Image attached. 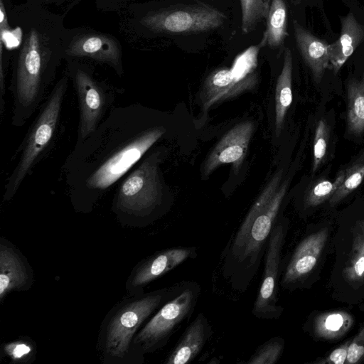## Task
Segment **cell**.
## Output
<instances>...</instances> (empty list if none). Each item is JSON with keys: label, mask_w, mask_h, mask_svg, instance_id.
<instances>
[{"label": "cell", "mask_w": 364, "mask_h": 364, "mask_svg": "<svg viewBox=\"0 0 364 364\" xmlns=\"http://www.w3.org/2000/svg\"><path fill=\"white\" fill-rule=\"evenodd\" d=\"M18 40L11 60L9 90L13 97L11 123L21 127L46 99L64 60V17L25 1L9 11Z\"/></svg>", "instance_id": "obj_2"}, {"label": "cell", "mask_w": 364, "mask_h": 364, "mask_svg": "<svg viewBox=\"0 0 364 364\" xmlns=\"http://www.w3.org/2000/svg\"><path fill=\"white\" fill-rule=\"evenodd\" d=\"M327 238V229H322L308 235L299 242L281 272L280 284L284 289L298 286L311 272Z\"/></svg>", "instance_id": "obj_12"}, {"label": "cell", "mask_w": 364, "mask_h": 364, "mask_svg": "<svg viewBox=\"0 0 364 364\" xmlns=\"http://www.w3.org/2000/svg\"><path fill=\"white\" fill-rule=\"evenodd\" d=\"M255 124L245 121L234 126L217 144L209 154L203 167V173L210 175L222 164H232L238 169L253 134Z\"/></svg>", "instance_id": "obj_13"}, {"label": "cell", "mask_w": 364, "mask_h": 364, "mask_svg": "<svg viewBox=\"0 0 364 364\" xmlns=\"http://www.w3.org/2000/svg\"><path fill=\"white\" fill-rule=\"evenodd\" d=\"M276 173L255 201L221 257V272L236 291L245 292L256 276L287 189Z\"/></svg>", "instance_id": "obj_3"}, {"label": "cell", "mask_w": 364, "mask_h": 364, "mask_svg": "<svg viewBox=\"0 0 364 364\" xmlns=\"http://www.w3.org/2000/svg\"><path fill=\"white\" fill-rule=\"evenodd\" d=\"M213 333L208 318L202 312L199 313L187 326L166 358L165 363H190L200 353Z\"/></svg>", "instance_id": "obj_15"}, {"label": "cell", "mask_w": 364, "mask_h": 364, "mask_svg": "<svg viewBox=\"0 0 364 364\" xmlns=\"http://www.w3.org/2000/svg\"><path fill=\"white\" fill-rule=\"evenodd\" d=\"M347 100V129L351 134L360 136L364 132V74L348 82Z\"/></svg>", "instance_id": "obj_20"}, {"label": "cell", "mask_w": 364, "mask_h": 364, "mask_svg": "<svg viewBox=\"0 0 364 364\" xmlns=\"http://www.w3.org/2000/svg\"><path fill=\"white\" fill-rule=\"evenodd\" d=\"M284 348V341L274 336L259 346L251 355L247 364H274L281 358Z\"/></svg>", "instance_id": "obj_25"}, {"label": "cell", "mask_w": 364, "mask_h": 364, "mask_svg": "<svg viewBox=\"0 0 364 364\" xmlns=\"http://www.w3.org/2000/svg\"><path fill=\"white\" fill-rule=\"evenodd\" d=\"M6 350L13 358H21L27 355L31 349L23 343H14L6 346Z\"/></svg>", "instance_id": "obj_33"}, {"label": "cell", "mask_w": 364, "mask_h": 364, "mask_svg": "<svg viewBox=\"0 0 364 364\" xmlns=\"http://www.w3.org/2000/svg\"><path fill=\"white\" fill-rule=\"evenodd\" d=\"M66 69L75 91L79 120L75 144L93 133L106 118L119 90L102 78L95 65L87 62L67 59Z\"/></svg>", "instance_id": "obj_6"}, {"label": "cell", "mask_w": 364, "mask_h": 364, "mask_svg": "<svg viewBox=\"0 0 364 364\" xmlns=\"http://www.w3.org/2000/svg\"><path fill=\"white\" fill-rule=\"evenodd\" d=\"M288 35L286 4L284 0H272L267 17V27L260 46L279 48L284 44Z\"/></svg>", "instance_id": "obj_21"}, {"label": "cell", "mask_w": 364, "mask_h": 364, "mask_svg": "<svg viewBox=\"0 0 364 364\" xmlns=\"http://www.w3.org/2000/svg\"><path fill=\"white\" fill-rule=\"evenodd\" d=\"M339 38L328 45L330 69L336 74L355 49L364 41V26L352 12L339 17Z\"/></svg>", "instance_id": "obj_17"}, {"label": "cell", "mask_w": 364, "mask_h": 364, "mask_svg": "<svg viewBox=\"0 0 364 364\" xmlns=\"http://www.w3.org/2000/svg\"><path fill=\"white\" fill-rule=\"evenodd\" d=\"M364 178V163H356L345 171V176L338 189L329 199L331 205H336L355 191Z\"/></svg>", "instance_id": "obj_27"}, {"label": "cell", "mask_w": 364, "mask_h": 364, "mask_svg": "<svg viewBox=\"0 0 364 364\" xmlns=\"http://www.w3.org/2000/svg\"><path fill=\"white\" fill-rule=\"evenodd\" d=\"M292 70L291 51L284 50L282 71L277 78L275 89V127L277 134L283 126L285 115L292 102Z\"/></svg>", "instance_id": "obj_19"}, {"label": "cell", "mask_w": 364, "mask_h": 364, "mask_svg": "<svg viewBox=\"0 0 364 364\" xmlns=\"http://www.w3.org/2000/svg\"><path fill=\"white\" fill-rule=\"evenodd\" d=\"M240 4L242 30L247 33L262 19L267 18L270 4L265 0H240Z\"/></svg>", "instance_id": "obj_24"}, {"label": "cell", "mask_w": 364, "mask_h": 364, "mask_svg": "<svg viewBox=\"0 0 364 364\" xmlns=\"http://www.w3.org/2000/svg\"><path fill=\"white\" fill-rule=\"evenodd\" d=\"M353 322L352 316L346 312H326L315 319L314 333L317 336L325 339L338 338L349 331Z\"/></svg>", "instance_id": "obj_22"}, {"label": "cell", "mask_w": 364, "mask_h": 364, "mask_svg": "<svg viewBox=\"0 0 364 364\" xmlns=\"http://www.w3.org/2000/svg\"><path fill=\"white\" fill-rule=\"evenodd\" d=\"M364 358V327L350 342L346 363L353 364Z\"/></svg>", "instance_id": "obj_30"}, {"label": "cell", "mask_w": 364, "mask_h": 364, "mask_svg": "<svg viewBox=\"0 0 364 364\" xmlns=\"http://www.w3.org/2000/svg\"><path fill=\"white\" fill-rule=\"evenodd\" d=\"M82 0H26V2L38 6L50 13L65 17V16Z\"/></svg>", "instance_id": "obj_29"}, {"label": "cell", "mask_w": 364, "mask_h": 364, "mask_svg": "<svg viewBox=\"0 0 364 364\" xmlns=\"http://www.w3.org/2000/svg\"><path fill=\"white\" fill-rule=\"evenodd\" d=\"M268 4H269L270 0H265Z\"/></svg>", "instance_id": "obj_34"}, {"label": "cell", "mask_w": 364, "mask_h": 364, "mask_svg": "<svg viewBox=\"0 0 364 364\" xmlns=\"http://www.w3.org/2000/svg\"><path fill=\"white\" fill-rule=\"evenodd\" d=\"M201 293L198 283L182 281L175 284L171 297L158 310L134 339L143 353L163 348L192 316Z\"/></svg>", "instance_id": "obj_7"}, {"label": "cell", "mask_w": 364, "mask_h": 364, "mask_svg": "<svg viewBox=\"0 0 364 364\" xmlns=\"http://www.w3.org/2000/svg\"><path fill=\"white\" fill-rule=\"evenodd\" d=\"M353 245L343 275L349 282H364V223L355 233Z\"/></svg>", "instance_id": "obj_23"}, {"label": "cell", "mask_w": 364, "mask_h": 364, "mask_svg": "<svg viewBox=\"0 0 364 364\" xmlns=\"http://www.w3.org/2000/svg\"><path fill=\"white\" fill-rule=\"evenodd\" d=\"M351 341L348 340L343 344L334 349L326 358L316 361L320 364H344L346 363L348 348Z\"/></svg>", "instance_id": "obj_32"}, {"label": "cell", "mask_w": 364, "mask_h": 364, "mask_svg": "<svg viewBox=\"0 0 364 364\" xmlns=\"http://www.w3.org/2000/svg\"><path fill=\"white\" fill-rule=\"evenodd\" d=\"M293 28L297 48L314 80L319 82L326 69H330L329 44L313 35L296 20L293 21Z\"/></svg>", "instance_id": "obj_16"}, {"label": "cell", "mask_w": 364, "mask_h": 364, "mask_svg": "<svg viewBox=\"0 0 364 364\" xmlns=\"http://www.w3.org/2000/svg\"><path fill=\"white\" fill-rule=\"evenodd\" d=\"M175 284L146 294L127 302L117 311L109 323L105 347L114 358H123L132 337L141 324L173 295Z\"/></svg>", "instance_id": "obj_9"}, {"label": "cell", "mask_w": 364, "mask_h": 364, "mask_svg": "<svg viewBox=\"0 0 364 364\" xmlns=\"http://www.w3.org/2000/svg\"><path fill=\"white\" fill-rule=\"evenodd\" d=\"M257 53L256 48H250L237 58L231 68L218 69L209 75L200 94L204 110L255 87L257 82L255 72Z\"/></svg>", "instance_id": "obj_11"}, {"label": "cell", "mask_w": 364, "mask_h": 364, "mask_svg": "<svg viewBox=\"0 0 364 364\" xmlns=\"http://www.w3.org/2000/svg\"><path fill=\"white\" fill-rule=\"evenodd\" d=\"M122 51L120 40L109 33L87 26L65 28L64 60L73 59L107 66L118 76H122Z\"/></svg>", "instance_id": "obj_8"}, {"label": "cell", "mask_w": 364, "mask_h": 364, "mask_svg": "<svg viewBox=\"0 0 364 364\" xmlns=\"http://www.w3.org/2000/svg\"><path fill=\"white\" fill-rule=\"evenodd\" d=\"M344 176L345 171H341L333 181L323 179L316 182L308 192L305 199L306 205L314 207L330 199L341 184Z\"/></svg>", "instance_id": "obj_26"}, {"label": "cell", "mask_w": 364, "mask_h": 364, "mask_svg": "<svg viewBox=\"0 0 364 364\" xmlns=\"http://www.w3.org/2000/svg\"><path fill=\"white\" fill-rule=\"evenodd\" d=\"M163 150L146 154L119 184L113 200L118 213L138 218L156 215L164 203L159 164Z\"/></svg>", "instance_id": "obj_5"}, {"label": "cell", "mask_w": 364, "mask_h": 364, "mask_svg": "<svg viewBox=\"0 0 364 364\" xmlns=\"http://www.w3.org/2000/svg\"><path fill=\"white\" fill-rule=\"evenodd\" d=\"M166 132L141 105L113 107L93 133L75 144L61 167L74 205L92 207Z\"/></svg>", "instance_id": "obj_1"}, {"label": "cell", "mask_w": 364, "mask_h": 364, "mask_svg": "<svg viewBox=\"0 0 364 364\" xmlns=\"http://www.w3.org/2000/svg\"><path fill=\"white\" fill-rule=\"evenodd\" d=\"M69 80L65 72L54 85L13 155L12 161L17 156L18 159L5 183L4 200L9 201L14 197L24 179L32 173L36 166L53 146Z\"/></svg>", "instance_id": "obj_4"}, {"label": "cell", "mask_w": 364, "mask_h": 364, "mask_svg": "<svg viewBox=\"0 0 364 364\" xmlns=\"http://www.w3.org/2000/svg\"><path fill=\"white\" fill-rule=\"evenodd\" d=\"M96 8L101 12L118 13L128 6L141 0H94Z\"/></svg>", "instance_id": "obj_31"}, {"label": "cell", "mask_w": 364, "mask_h": 364, "mask_svg": "<svg viewBox=\"0 0 364 364\" xmlns=\"http://www.w3.org/2000/svg\"><path fill=\"white\" fill-rule=\"evenodd\" d=\"M27 281L26 269L20 257L9 247H0V297L11 290L21 288Z\"/></svg>", "instance_id": "obj_18"}, {"label": "cell", "mask_w": 364, "mask_h": 364, "mask_svg": "<svg viewBox=\"0 0 364 364\" xmlns=\"http://www.w3.org/2000/svg\"><path fill=\"white\" fill-rule=\"evenodd\" d=\"M197 257L195 246L175 247L156 252L144 261L132 278L134 287H142L175 269L188 259Z\"/></svg>", "instance_id": "obj_14"}, {"label": "cell", "mask_w": 364, "mask_h": 364, "mask_svg": "<svg viewBox=\"0 0 364 364\" xmlns=\"http://www.w3.org/2000/svg\"><path fill=\"white\" fill-rule=\"evenodd\" d=\"M328 131L326 122L321 119L316 126L314 140L313 172L322 164L327 151Z\"/></svg>", "instance_id": "obj_28"}, {"label": "cell", "mask_w": 364, "mask_h": 364, "mask_svg": "<svg viewBox=\"0 0 364 364\" xmlns=\"http://www.w3.org/2000/svg\"><path fill=\"white\" fill-rule=\"evenodd\" d=\"M287 231V221L277 220L267 243L262 282L252 309L253 316L259 319H278L283 312L278 304V284Z\"/></svg>", "instance_id": "obj_10"}]
</instances>
